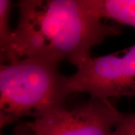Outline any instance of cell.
Here are the masks:
<instances>
[{"label": "cell", "mask_w": 135, "mask_h": 135, "mask_svg": "<svg viewBox=\"0 0 135 135\" xmlns=\"http://www.w3.org/2000/svg\"><path fill=\"white\" fill-rule=\"evenodd\" d=\"M18 8L19 23L1 64L44 57L78 67L92 47L122 32L91 15L82 0H23Z\"/></svg>", "instance_id": "obj_1"}, {"label": "cell", "mask_w": 135, "mask_h": 135, "mask_svg": "<svg viewBox=\"0 0 135 135\" xmlns=\"http://www.w3.org/2000/svg\"><path fill=\"white\" fill-rule=\"evenodd\" d=\"M119 113L108 99L92 98L71 110H53L30 125L36 135H113Z\"/></svg>", "instance_id": "obj_4"}, {"label": "cell", "mask_w": 135, "mask_h": 135, "mask_svg": "<svg viewBox=\"0 0 135 135\" xmlns=\"http://www.w3.org/2000/svg\"><path fill=\"white\" fill-rule=\"evenodd\" d=\"M113 135H135V113L120 112Z\"/></svg>", "instance_id": "obj_7"}, {"label": "cell", "mask_w": 135, "mask_h": 135, "mask_svg": "<svg viewBox=\"0 0 135 135\" xmlns=\"http://www.w3.org/2000/svg\"><path fill=\"white\" fill-rule=\"evenodd\" d=\"M14 135H36V134L32 129L30 122H21L16 126Z\"/></svg>", "instance_id": "obj_8"}, {"label": "cell", "mask_w": 135, "mask_h": 135, "mask_svg": "<svg viewBox=\"0 0 135 135\" xmlns=\"http://www.w3.org/2000/svg\"><path fill=\"white\" fill-rule=\"evenodd\" d=\"M94 17L106 18L135 28V0H82Z\"/></svg>", "instance_id": "obj_5"}, {"label": "cell", "mask_w": 135, "mask_h": 135, "mask_svg": "<svg viewBox=\"0 0 135 135\" xmlns=\"http://www.w3.org/2000/svg\"><path fill=\"white\" fill-rule=\"evenodd\" d=\"M11 2L0 0V57L5 55L9 47L13 32L9 28V17Z\"/></svg>", "instance_id": "obj_6"}, {"label": "cell", "mask_w": 135, "mask_h": 135, "mask_svg": "<svg viewBox=\"0 0 135 135\" xmlns=\"http://www.w3.org/2000/svg\"><path fill=\"white\" fill-rule=\"evenodd\" d=\"M57 61L44 57L20 59L0 66V126L23 116L39 118L65 106L72 94L68 76Z\"/></svg>", "instance_id": "obj_2"}, {"label": "cell", "mask_w": 135, "mask_h": 135, "mask_svg": "<svg viewBox=\"0 0 135 135\" xmlns=\"http://www.w3.org/2000/svg\"><path fill=\"white\" fill-rule=\"evenodd\" d=\"M68 87L72 94L86 92L95 98H135V44L122 56L90 57L68 77Z\"/></svg>", "instance_id": "obj_3"}]
</instances>
